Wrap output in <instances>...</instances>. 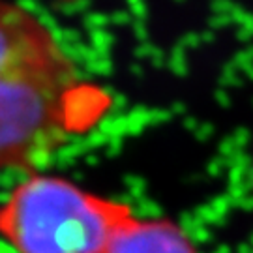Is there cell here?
Listing matches in <instances>:
<instances>
[{"label": "cell", "instance_id": "1", "mask_svg": "<svg viewBox=\"0 0 253 253\" xmlns=\"http://www.w3.org/2000/svg\"><path fill=\"white\" fill-rule=\"evenodd\" d=\"M109 107L45 19L0 0V172L32 171L90 131Z\"/></svg>", "mask_w": 253, "mask_h": 253}, {"label": "cell", "instance_id": "2", "mask_svg": "<svg viewBox=\"0 0 253 253\" xmlns=\"http://www.w3.org/2000/svg\"><path fill=\"white\" fill-rule=\"evenodd\" d=\"M133 216L127 203L64 176L28 172L0 203V238L15 253H105Z\"/></svg>", "mask_w": 253, "mask_h": 253}, {"label": "cell", "instance_id": "3", "mask_svg": "<svg viewBox=\"0 0 253 253\" xmlns=\"http://www.w3.org/2000/svg\"><path fill=\"white\" fill-rule=\"evenodd\" d=\"M105 253H197L188 233L171 219L133 216L111 238Z\"/></svg>", "mask_w": 253, "mask_h": 253}]
</instances>
